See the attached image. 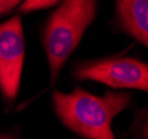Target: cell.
Masks as SVG:
<instances>
[{
	"label": "cell",
	"mask_w": 148,
	"mask_h": 139,
	"mask_svg": "<svg viewBox=\"0 0 148 139\" xmlns=\"http://www.w3.org/2000/svg\"><path fill=\"white\" fill-rule=\"evenodd\" d=\"M132 97L128 92L107 91L103 96L76 87L69 94L52 92V103L61 123L85 139H116L112 120L128 108Z\"/></svg>",
	"instance_id": "obj_1"
},
{
	"label": "cell",
	"mask_w": 148,
	"mask_h": 139,
	"mask_svg": "<svg viewBox=\"0 0 148 139\" xmlns=\"http://www.w3.org/2000/svg\"><path fill=\"white\" fill-rule=\"evenodd\" d=\"M96 14L97 0H62L49 17L44 30L42 44L51 84L57 80L65 62L95 20Z\"/></svg>",
	"instance_id": "obj_2"
},
{
	"label": "cell",
	"mask_w": 148,
	"mask_h": 139,
	"mask_svg": "<svg viewBox=\"0 0 148 139\" xmlns=\"http://www.w3.org/2000/svg\"><path fill=\"white\" fill-rule=\"evenodd\" d=\"M78 80H92L116 89L148 92V64L132 57H111L86 61L75 68Z\"/></svg>",
	"instance_id": "obj_3"
},
{
	"label": "cell",
	"mask_w": 148,
	"mask_h": 139,
	"mask_svg": "<svg viewBox=\"0 0 148 139\" xmlns=\"http://www.w3.org/2000/svg\"><path fill=\"white\" fill-rule=\"evenodd\" d=\"M25 59V36L20 16L0 23V91L14 101L20 87Z\"/></svg>",
	"instance_id": "obj_4"
},
{
	"label": "cell",
	"mask_w": 148,
	"mask_h": 139,
	"mask_svg": "<svg viewBox=\"0 0 148 139\" xmlns=\"http://www.w3.org/2000/svg\"><path fill=\"white\" fill-rule=\"evenodd\" d=\"M116 14L121 30L148 49V0H116Z\"/></svg>",
	"instance_id": "obj_5"
},
{
	"label": "cell",
	"mask_w": 148,
	"mask_h": 139,
	"mask_svg": "<svg viewBox=\"0 0 148 139\" xmlns=\"http://www.w3.org/2000/svg\"><path fill=\"white\" fill-rule=\"evenodd\" d=\"M60 0H23L18 7L20 12H31L41 9H47L57 5Z\"/></svg>",
	"instance_id": "obj_6"
},
{
	"label": "cell",
	"mask_w": 148,
	"mask_h": 139,
	"mask_svg": "<svg viewBox=\"0 0 148 139\" xmlns=\"http://www.w3.org/2000/svg\"><path fill=\"white\" fill-rule=\"evenodd\" d=\"M22 0H0V15L9 14L12 9L21 5Z\"/></svg>",
	"instance_id": "obj_7"
},
{
	"label": "cell",
	"mask_w": 148,
	"mask_h": 139,
	"mask_svg": "<svg viewBox=\"0 0 148 139\" xmlns=\"http://www.w3.org/2000/svg\"><path fill=\"white\" fill-rule=\"evenodd\" d=\"M143 136H144V138L145 139H148V120H147V123H146V125H145V127H144Z\"/></svg>",
	"instance_id": "obj_8"
},
{
	"label": "cell",
	"mask_w": 148,
	"mask_h": 139,
	"mask_svg": "<svg viewBox=\"0 0 148 139\" xmlns=\"http://www.w3.org/2000/svg\"><path fill=\"white\" fill-rule=\"evenodd\" d=\"M0 139H14V138H10V137H7V136H0Z\"/></svg>",
	"instance_id": "obj_9"
}]
</instances>
